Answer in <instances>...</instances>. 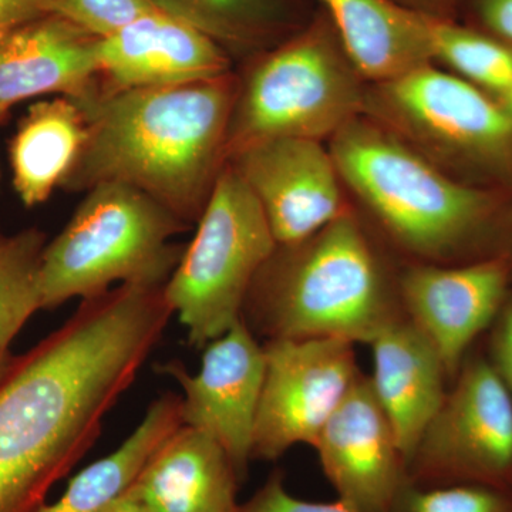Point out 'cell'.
<instances>
[{
    "label": "cell",
    "mask_w": 512,
    "mask_h": 512,
    "mask_svg": "<svg viewBox=\"0 0 512 512\" xmlns=\"http://www.w3.org/2000/svg\"><path fill=\"white\" fill-rule=\"evenodd\" d=\"M174 312L163 286L84 299L0 383V512H37L99 439Z\"/></svg>",
    "instance_id": "1"
},
{
    "label": "cell",
    "mask_w": 512,
    "mask_h": 512,
    "mask_svg": "<svg viewBox=\"0 0 512 512\" xmlns=\"http://www.w3.org/2000/svg\"><path fill=\"white\" fill-rule=\"evenodd\" d=\"M511 288L508 255L461 265L402 262L399 268L404 313L433 343L450 383L493 326Z\"/></svg>",
    "instance_id": "12"
},
{
    "label": "cell",
    "mask_w": 512,
    "mask_h": 512,
    "mask_svg": "<svg viewBox=\"0 0 512 512\" xmlns=\"http://www.w3.org/2000/svg\"><path fill=\"white\" fill-rule=\"evenodd\" d=\"M15 357V355L10 353V350H0V383H2L3 379H5L6 375H8Z\"/></svg>",
    "instance_id": "33"
},
{
    "label": "cell",
    "mask_w": 512,
    "mask_h": 512,
    "mask_svg": "<svg viewBox=\"0 0 512 512\" xmlns=\"http://www.w3.org/2000/svg\"><path fill=\"white\" fill-rule=\"evenodd\" d=\"M10 110H12V107L6 106V104H0V124L8 119ZM0 187H2V165H0Z\"/></svg>",
    "instance_id": "35"
},
{
    "label": "cell",
    "mask_w": 512,
    "mask_h": 512,
    "mask_svg": "<svg viewBox=\"0 0 512 512\" xmlns=\"http://www.w3.org/2000/svg\"><path fill=\"white\" fill-rule=\"evenodd\" d=\"M387 512H512V490L480 484L421 487L406 480Z\"/></svg>",
    "instance_id": "25"
},
{
    "label": "cell",
    "mask_w": 512,
    "mask_h": 512,
    "mask_svg": "<svg viewBox=\"0 0 512 512\" xmlns=\"http://www.w3.org/2000/svg\"><path fill=\"white\" fill-rule=\"evenodd\" d=\"M363 116L444 173L512 195V116L493 94L430 63L367 84Z\"/></svg>",
    "instance_id": "7"
},
{
    "label": "cell",
    "mask_w": 512,
    "mask_h": 512,
    "mask_svg": "<svg viewBox=\"0 0 512 512\" xmlns=\"http://www.w3.org/2000/svg\"><path fill=\"white\" fill-rule=\"evenodd\" d=\"M400 8L433 20V22H458L457 0H392Z\"/></svg>",
    "instance_id": "31"
},
{
    "label": "cell",
    "mask_w": 512,
    "mask_h": 512,
    "mask_svg": "<svg viewBox=\"0 0 512 512\" xmlns=\"http://www.w3.org/2000/svg\"><path fill=\"white\" fill-rule=\"evenodd\" d=\"M238 512H359L339 500L335 503H312L288 493L284 476L279 471L272 473L251 500L239 504Z\"/></svg>",
    "instance_id": "27"
},
{
    "label": "cell",
    "mask_w": 512,
    "mask_h": 512,
    "mask_svg": "<svg viewBox=\"0 0 512 512\" xmlns=\"http://www.w3.org/2000/svg\"><path fill=\"white\" fill-rule=\"evenodd\" d=\"M369 345L373 352L370 383L392 424L407 468L446 397L450 384L446 367L433 343L407 315L386 326Z\"/></svg>",
    "instance_id": "17"
},
{
    "label": "cell",
    "mask_w": 512,
    "mask_h": 512,
    "mask_svg": "<svg viewBox=\"0 0 512 512\" xmlns=\"http://www.w3.org/2000/svg\"><path fill=\"white\" fill-rule=\"evenodd\" d=\"M183 397L165 393L150 404L136 430L109 456L94 461L67 485L62 497L37 512H101L130 491L158 448L183 426Z\"/></svg>",
    "instance_id": "22"
},
{
    "label": "cell",
    "mask_w": 512,
    "mask_h": 512,
    "mask_svg": "<svg viewBox=\"0 0 512 512\" xmlns=\"http://www.w3.org/2000/svg\"><path fill=\"white\" fill-rule=\"evenodd\" d=\"M87 121L72 97L30 104L9 141L12 184L26 208L45 204L72 170L86 140Z\"/></svg>",
    "instance_id": "20"
},
{
    "label": "cell",
    "mask_w": 512,
    "mask_h": 512,
    "mask_svg": "<svg viewBox=\"0 0 512 512\" xmlns=\"http://www.w3.org/2000/svg\"><path fill=\"white\" fill-rule=\"evenodd\" d=\"M235 73L228 158L276 138L328 144L365 110L369 83L322 6L301 32L237 64Z\"/></svg>",
    "instance_id": "5"
},
{
    "label": "cell",
    "mask_w": 512,
    "mask_h": 512,
    "mask_svg": "<svg viewBox=\"0 0 512 512\" xmlns=\"http://www.w3.org/2000/svg\"><path fill=\"white\" fill-rule=\"evenodd\" d=\"M421 487L480 484L512 490V397L484 346H474L407 463Z\"/></svg>",
    "instance_id": "9"
},
{
    "label": "cell",
    "mask_w": 512,
    "mask_h": 512,
    "mask_svg": "<svg viewBox=\"0 0 512 512\" xmlns=\"http://www.w3.org/2000/svg\"><path fill=\"white\" fill-rule=\"evenodd\" d=\"M457 18L512 50V0H457Z\"/></svg>",
    "instance_id": "28"
},
{
    "label": "cell",
    "mask_w": 512,
    "mask_h": 512,
    "mask_svg": "<svg viewBox=\"0 0 512 512\" xmlns=\"http://www.w3.org/2000/svg\"><path fill=\"white\" fill-rule=\"evenodd\" d=\"M508 256H510L511 264H512V245H511V249H510V254H508Z\"/></svg>",
    "instance_id": "36"
},
{
    "label": "cell",
    "mask_w": 512,
    "mask_h": 512,
    "mask_svg": "<svg viewBox=\"0 0 512 512\" xmlns=\"http://www.w3.org/2000/svg\"><path fill=\"white\" fill-rule=\"evenodd\" d=\"M261 205L276 245H292L352 208L329 146L306 138H276L228 158Z\"/></svg>",
    "instance_id": "11"
},
{
    "label": "cell",
    "mask_w": 512,
    "mask_h": 512,
    "mask_svg": "<svg viewBox=\"0 0 512 512\" xmlns=\"http://www.w3.org/2000/svg\"><path fill=\"white\" fill-rule=\"evenodd\" d=\"M224 50L235 66L274 49L311 22L316 0H153Z\"/></svg>",
    "instance_id": "21"
},
{
    "label": "cell",
    "mask_w": 512,
    "mask_h": 512,
    "mask_svg": "<svg viewBox=\"0 0 512 512\" xmlns=\"http://www.w3.org/2000/svg\"><path fill=\"white\" fill-rule=\"evenodd\" d=\"M235 63L210 37L156 9L100 40L104 92L177 86L234 72Z\"/></svg>",
    "instance_id": "15"
},
{
    "label": "cell",
    "mask_w": 512,
    "mask_h": 512,
    "mask_svg": "<svg viewBox=\"0 0 512 512\" xmlns=\"http://www.w3.org/2000/svg\"><path fill=\"white\" fill-rule=\"evenodd\" d=\"M47 242L45 232L36 227L15 234L0 229V350H9L42 309L40 269Z\"/></svg>",
    "instance_id": "23"
},
{
    "label": "cell",
    "mask_w": 512,
    "mask_h": 512,
    "mask_svg": "<svg viewBox=\"0 0 512 512\" xmlns=\"http://www.w3.org/2000/svg\"><path fill=\"white\" fill-rule=\"evenodd\" d=\"M101 512H151L148 510L146 505L141 503L140 500L131 493L127 491L126 494L121 495L120 498H117L114 503H111L109 507L104 508Z\"/></svg>",
    "instance_id": "32"
},
{
    "label": "cell",
    "mask_w": 512,
    "mask_h": 512,
    "mask_svg": "<svg viewBox=\"0 0 512 512\" xmlns=\"http://www.w3.org/2000/svg\"><path fill=\"white\" fill-rule=\"evenodd\" d=\"M161 372L183 387V426L217 441L234 464L239 481H244L265 377L264 346L255 333L241 318L205 346L197 375L191 376L178 362L167 363Z\"/></svg>",
    "instance_id": "13"
},
{
    "label": "cell",
    "mask_w": 512,
    "mask_h": 512,
    "mask_svg": "<svg viewBox=\"0 0 512 512\" xmlns=\"http://www.w3.org/2000/svg\"><path fill=\"white\" fill-rule=\"evenodd\" d=\"M264 352L252 458L274 461L298 444L315 446L360 370L348 340L272 339Z\"/></svg>",
    "instance_id": "10"
},
{
    "label": "cell",
    "mask_w": 512,
    "mask_h": 512,
    "mask_svg": "<svg viewBox=\"0 0 512 512\" xmlns=\"http://www.w3.org/2000/svg\"><path fill=\"white\" fill-rule=\"evenodd\" d=\"M355 208L292 245H276L256 274L242 319L272 339L369 345L404 313L400 265Z\"/></svg>",
    "instance_id": "4"
},
{
    "label": "cell",
    "mask_w": 512,
    "mask_h": 512,
    "mask_svg": "<svg viewBox=\"0 0 512 512\" xmlns=\"http://www.w3.org/2000/svg\"><path fill=\"white\" fill-rule=\"evenodd\" d=\"M328 146L353 208L402 262L461 265L510 254L511 194L454 180L366 116Z\"/></svg>",
    "instance_id": "3"
},
{
    "label": "cell",
    "mask_w": 512,
    "mask_h": 512,
    "mask_svg": "<svg viewBox=\"0 0 512 512\" xmlns=\"http://www.w3.org/2000/svg\"><path fill=\"white\" fill-rule=\"evenodd\" d=\"M329 13L367 83L433 63L431 20L392 0H316Z\"/></svg>",
    "instance_id": "19"
},
{
    "label": "cell",
    "mask_w": 512,
    "mask_h": 512,
    "mask_svg": "<svg viewBox=\"0 0 512 512\" xmlns=\"http://www.w3.org/2000/svg\"><path fill=\"white\" fill-rule=\"evenodd\" d=\"M239 483L234 464L217 441L181 426L130 490L151 512H238Z\"/></svg>",
    "instance_id": "18"
},
{
    "label": "cell",
    "mask_w": 512,
    "mask_h": 512,
    "mask_svg": "<svg viewBox=\"0 0 512 512\" xmlns=\"http://www.w3.org/2000/svg\"><path fill=\"white\" fill-rule=\"evenodd\" d=\"M313 448L339 500L359 512L389 511L406 483V460L396 434L370 377L363 373L326 421Z\"/></svg>",
    "instance_id": "14"
},
{
    "label": "cell",
    "mask_w": 512,
    "mask_h": 512,
    "mask_svg": "<svg viewBox=\"0 0 512 512\" xmlns=\"http://www.w3.org/2000/svg\"><path fill=\"white\" fill-rule=\"evenodd\" d=\"M237 73L201 82L77 97L86 140L60 190L123 184L188 227L200 221L228 164Z\"/></svg>",
    "instance_id": "2"
},
{
    "label": "cell",
    "mask_w": 512,
    "mask_h": 512,
    "mask_svg": "<svg viewBox=\"0 0 512 512\" xmlns=\"http://www.w3.org/2000/svg\"><path fill=\"white\" fill-rule=\"evenodd\" d=\"M433 63L501 97L512 83V50L461 22H431Z\"/></svg>",
    "instance_id": "24"
},
{
    "label": "cell",
    "mask_w": 512,
    "mask_h": 512,
    "mask_svg": "<svg viewBox=\"0 0 512 512\" xmlns=\"http://www.w3.org/2000/svg\"><path fill=\"white\" fill-rule=\"evenodd\" d=\"M100 40L56 12L0 33V104L89 93L99 82Z\"/></svg>",
    "instance_id": "16"
},
{
    "label": "cell",
    "mask_w": 512,
    "mask_h": 512,
    "mask_svg": "<svg viewBox=\"0 0 512 512\" xmlns=\"http://www.w3.org/2000/svg\"><path fill=\"white\" fill-rule=\"evenodd\" d=\"M195 227L164 292L188 342L202 349L242 318L276 242L261 205L228 164Z\"/></svg>",
    "instance_id": "8"
},
{
    "label": "cell",
    "mask_w": 512,
    "mask_h": 512,
    "mask_svg": "<svg viewBox=\"0 0 512 512\" xmlns=\"http://www.w3.org/2000/svg\"><path fill=\"white\" fill-rule=\"evenodd\" d=\"M498 100H500L501 103H503L505 109H507L508 113H510L512 116V83L511 86L508 87L507 90H505L503 96L498 97Z\"/></svg>",
    "instance_id": "34"
},
{
    "label": "cell",
    "mask_w": 512,
    "mask_h": 512,
    "mask_svg": "<svg viewBox=\"0 0 512 512\" xmlns=\"http://www.w3.org/2000/svg\"><path fill=\"white\" fill-rule=\"evenodd\" d=\"M483 346L512 397V288L493 326L485 333Z\"/></svg>",
    "instance_id": "29"
},
{
    "label": "cell",
    "mask_w": 512,
    "mask_h": 512,
    "mask_svg": "<svg viewBox=\"0 0 512 512\" xmlns=\"http://www.w3.org/2000/svg\"><path fill=\"white\" fill-rule=\"evenodd\" d=\"M84 194L43 252L42 309L117 285H165L183 255L185 247L171 241L191 227L153 198L123 184L96 185Z\"/></svg>",
    "instance_id": "6"
},
{
    "label": "cell",
    "mask_w": 512,
    "mask_h": 512,
    "mask_svg": "<svg viewBox=\"0 0 512 512\" xmlns=\"http://www.w3.org/2000/svg\"><path fill=\"white\" fill-rule=\"evenodd\" d=\"M153 0H53V12L104 39L156 10Z\"/></svg>",
    "instance_id": "26"
},
{
    "label": "cell",
    "mask_w": 512,
    "mask_h": 512,
    "mask_svg": "<svg viewBox=\"0 0 512 512\" xmlns=\"http://www.w3.org/2000/svg\"><path fill=\"white\" fill-rule=\"evenodd\" d=\"M50 12L53 0H0V33Z\"/></svg>",
    "instance_id": "30"
}]
</instances>
